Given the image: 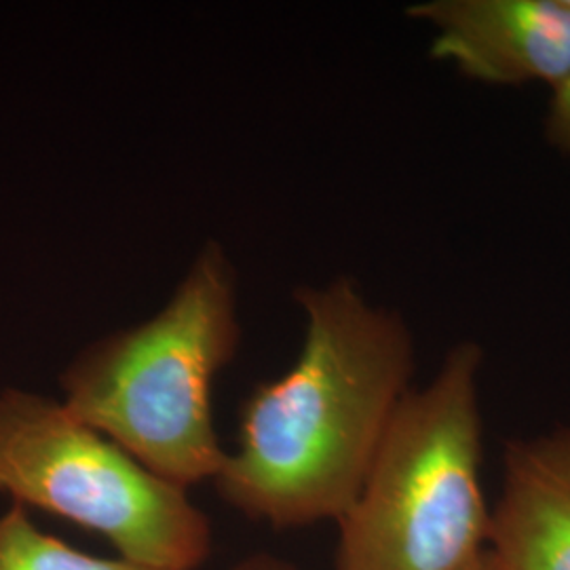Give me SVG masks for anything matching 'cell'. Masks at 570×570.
Instances as JSON below:
<instances>
[{"label": "cell", "mask_w": 570, "mask_h": 570, "mask_svg": "<svg viewBox=\"0 0 570 570\" xmlns=\"http://www.w3.org/2000/svg\"><path fill=\"white\" fill-rule=\"evenodd\" d=\"M487 550L499 570H570V425L508 446Z\"/></svg>", "instance_id": "8992f818"}, {"label": "cell", "mask_w": 570, "mask_h": 570, "mask_svg": "<svg viewBox=\"0 0 570 570\" xmlns=\"http://www.w3.org/2000/svg\"><path fill=\"white\" fill-rule=\"evenodd\" d=\"M469 570H499V567L494 564V560H492V556H490L489 550L484 551L473 564H471V569Z\"/></svg>", "instance_id": "30bf717a"}, {"label": "cell", "mask_w": 570, "mask_h": 570, "mask_svg": "<svg viewBox=\"0 0 570 570\" xmlns=\"http://www.w3.org/2000/svg\"><path fill=\"white\" fill-rule=\"evenodd\" d=\"M482 357L475 343L452 346L428 385L404 395L338 522L336 570H469L487 551Z\"/></svg>", "instance_id": "3957f363"}, {"label": "cell", "mask_w": 570, "mask_h": 570, "mask_svg": "<svg viewBox=\"0 0 570 570\" xmlns=\"http://www.w3.org/2000/svg\"><path fill=\"white\" fill-rule=\"evenodd\" d=\"M0 570H153L70 548L32 524L20 503L0 515Z\"/></svg>", "instance_id": "52a82bcc"}, {"label": "cell", "mask_w": 570, "mask_h": 570, "mask_svg": "<svg viewBox=\"0 0 570 570\" xmlns=\"http://www.w3.org/2000/svg\"><path fill=\"white\" fill-rule=\"evenodd\" d=\"M233 570H298L294 564L285 562L282 558H275L271 553H254L247 556Z\"/></svg>", "instance_id": "9c48e42d"}, {"label": "cell", "mask_w": 570, "mask_h": 570, "mask_svg": "<svg viewBox=\"0 0 570 570\" xmlns=\"http://www.w3.org/2000/svg\"><path fill=\"white\" fill-rule=\"evenodd\" d=\"M0 492L102 534L122 560L153 570H197L214 532L188 490L144 468L79 421L63 402L0 393Z\"/></svg>", "instance_id": "277c9868"}, {"label": "cell", "mask_w": 570, "mask_h": 570, "mask_svg": "<svg viewBox=\"0 0 570 570\" xmlns=\"http://www.w3.org/2000/svg\"><path fill=\"white\" fill-rule=\"evenodd\" d=\"M239 334L233 266L220 245H205L155 317L68 366L63 406L180 489L216 480L228 452L214 428L212 387Z\"/></svg>", "instance_id": "7a4b0ae2"}, {"label": "cell", "mask_w": 570, "mask_h": 570, "mask_svg": "<svg viewBox=\"0 0 570 570\" xmlns=\"http://www.w3.org/2000/svg\"><path fill=\"white\" fill-rule=\"evenodd\" d=\"M546 131L551 146L570 159V79L551 96Z\"/></svg>", "instance_id": "ba28073f"}, {"label": "cell", "mask_w": 570, "mask_h": 570, "mask_svg": "<svg viewBox=\"0 0 570 570\" xmlns=\"http://www.w3.org/2000/svg\"><path fill=\"white\" fill-rule=\"evenodd\" d=\"M296 301L306 320L301 355L249 393L239 446L214 480L230 508L273 529L341 522L414 370L404 320L370 305L351 279L303 287Z\"/></svg>", "instance_id": "6da1fadb"}, {"label": "cell", "mask_w": 570, "mask_h": 570, "mask_svg": "<svg viewBox=\"0 0 570 570\" xmlns=\"http://www.w3.org/2000/svg\"><path fill=\"white\" fill-rule=\"evenodd\" d=\"M407 16L433 28L431 56L487 85L570 79V9L564 0H428Z\"/></svg>", "instance_id": "5b68a950"}]
</instances>
